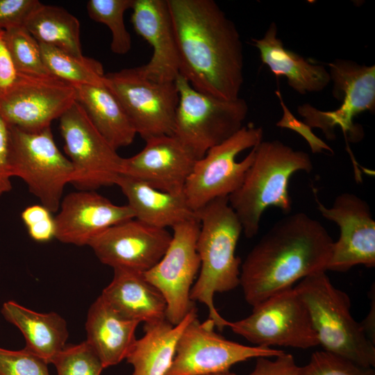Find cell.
<instances>
[{
	"label": "cell",
	"mask_w": 375,
	"mask_h": 375,
	"mask_svg": "<svg viewBox=\"0 0 375 375\" xmlns=\"http://www.w3.org/2000/svg\"><path fill=\"white\" fill-rule=\"evenodd\" d=\"M175 83L179 99L172 135L197 160L243 126L249 110L244 99L224 100L202 93L180 74Z\"/></svg>",
	"instance_id": "obj_6"
},
{
	"label": "cell",
	"mask_w": 375,
	"mask_h": 375,
	"mask_svg": "<svg viewBox=\"0 0 375 375\" xmlns=\"http://www.w3.org/2000/svg\"><path fill=\"white\" fill-rule=\"evenodd\" d=\"M55 217L56 238L77 246L88 245L96 235L118 223L135 218L128 205L118 206L93 190L67 194Z\"/></svg>",
	"instance_id": "obj_19"
},
{
	"label": "cell",
	"mask_w": 375,
	"mask_h": 375,
	"mask_svg": "<svg viewBox=\"0 0 375 375\" xmlns=\"http://www.w3.org/2000/svg\"><path fill=\"white\" fill-rule=\"evenodd\" d=\"M145 142L139 153L123 158L120 175L141 181L163 192L183 194L196 158L173 135L152 137Z\"/></svg>",
	"instance_id": "obj_18"
},
{
	"label": "cell",
	"mask_w": 375,
	"mask_h": 375,
	"mask_svg": "<svg viewBox=\"0 0 375 375\" xmlns=\"http://www.w3.org/2000/svg\"><path fill=\"white\" fill-rule=\"evenodd\" d=\"M200 231L197 249L200 269L191 292L192 301L208 308L216 328L222 331L228 320L218 312L214 295L240 285L241 259L236 247L242 233L241 224L228 203V197L217 198L197 212Z\"/></svg>",
	"instance_id": "obj_3"
},
{
	"label": "cell",
	"mask_w": 375,
	"mask_h": 375,
	"mask_svg": "<svg viewBox=\"0 0 375 375\" xmlns=\"http://www.w3.org/2000/svg\"><path fill=\"white\" fill-rule=\"evenodd\" d=\"M134 0H90L87 10L90 17L106 24L111 31V51L116 54L127 53L131 48V37L124 22V12L131 9Z\"/></svg>",
	"instance_id": "obj_30"
},
{
	"label": "cell",
	"mask_w": 375,
	"mask_h": 375,
	"mask_svg": "<svg viewBox=\"0 0 375 375\" xmlns=\"http://www.w3.org/2000/svg\"><path fill=\"white\" fill-rule=\"evenodd\" d=\"M372 297V294H371ZM372 303L370 310L366 317V318L360 322L362 327L367 335V337L371 340L372 342L375 344V300L374 293L373 294V299L372 297Z\"/></svg>",
	"instance_id": "obj_41"
},
{
	"label": "cell",
	"mask_w": 375,
	"mask_h": 375,
	"mask_svg": "<svg viewBox=\"0 0 375 375\" xmlns=\"http://www.w3.org/2000/svg\"><path fill=\"white\" fill-rule=\"evenodd\" d=\"M215 375H235V374L230 372V371H228V372H226L215 374Z\"/></svg>",
	"instance_id": "obj_42"
},
{
	"label": "cell",
	"mask_w": 375,
	"mask_h": 375,
	"mask_svg": "<svg viewBox=\"0 0 375 375\" xmlns=\"http://www.w3.org/2000/svg\"><path fill=\"white\" fill-rule=\"evenodd\" d=\"M333 97L341 101L335 110H320L306 103L297 108L303 122L322 130L328 140L335 138V128L342 131L346 140L360 141L363 135L360 125L353 122L361 112L375 110V65H360L346 59H336L328 64Z\"/></svg>",
	"instance_id": "obj_8"
},
{
	"label": "cell",
	"mask_w": 375,
	"mask_h": 375,
	"mask_svg": "<svg viewBox=\"0 0 375 375\" xmlns=\"http://www.w3.org/2000/svg\"><path fill=\"white\" fill-rule=\"evenodd\" d=\"M128 200L135 219L159 228H172L183 222L198 218L188 205L184 193L173 194L149 185L119 175L116 184Z\"/></svg>",
	"instance_id": "obj_24"
},
{
	"label": "cell",
	"mask_w": 375,
	"mask_h": 375,
	"mask_svg": "<svg viewBox=\"0 0 375 375\" xmlns=\"http://www.w3.org/2000/svg\"><path fill=\"white\" fill-rule=\"evenodd\" d=\"M271 358H257L253 369L247 375H301V367L292 354L283 352Z\"/></svg>",
	"instance_id": "obj_38"
},
{
	"label": "cell",
	"mask_w": 375,
	"mask_h": 375,
	"mask_svg": "<svg viewBox=\"0 0 375 375\" xmlns=\"http://www.w3.org/2000/svg\"><path fill=\"white\" fill-rule=\"evenodd\" d=\"M76 101L100 134L115 149L130 145L135 129L123 106L103 83L75 85Z\"/></svg>",
	"instance_id": "obj_27"
},
{
	"label": "cell",
	"mask_w": 375,
	"mask_h": 375,
	"mask_svg": "<svg viewBox=\"0 0 375 375\" xmlns=\"http://www.w3.org/2000/svg\"><path fill=\"white\" fill-rule=\"evenodd\" d=\"M57 375H100L101 360L86 341L66 346L53 362Z\"/></svg>",
	"instance_id": "obj_32"
},
{
	"label": "cell",
	"mask_w": 375,
	"mask_h": 375,
	"mask_svg": "<svg viewBox=\"0 0 375 375\" xmlns=\"http://www.w3.org/2000/svg\"><path fill=\"white\" fill-rule=\"evenodd\" d=\"M24 27L38 42L74 56L82 54L80 23L65 9L40 3L28 17Z\"/></svg>",
	"instance_id": "obj_28"
},
{
	"label": "cell",
	"mask_w": 375,
	"mask_h": 375,
	"mask_svg": "<svg viewBox=\"0 0 375 375\" xmlns=\"http://www.w3.org/2000/svg\"><path fill=\"white\" fill-rule=\"evenodd\" d=\"M301 375H375L374 367L361 366L349 359L326 351L314 352L301 367Z\"/></svg>",
	"instance_id": "obj_33"
},
{
	"label": "cell",
	"mask_w": 375,
	"mask_h": 375,
	"mask_svg": "<svg viewBox=\"0 0 375 375\" xmlns=\"http://www.w3.org/2000/svg\"><path fill=\"white\" fill-rule=\"evenodd\" d=\"M333 241L324 226L303 212L278 221L241 264L240 285L254 307L313 274L326 272Z\"/></svg>",
	"instance_id": "obj_2"
},
{
	"label": "cell",
	"mask_w": 375,
	"mask_h": 375,
	"mask_svg": "<svg viewBox=\"0 0 375 375\" xmlns=\"http://www.w3.org/2000/svg\"><path fill=\"white\" fill-rule=\"evenodd\" d=\"M48 363L28 350L0 347V375H49Z\"/></svg>",
	"instance_id": "obj_34"
},
{
	"label": "cell",
	"mask_w": 375,
	"mask_h": 375,
	"mask_svg": "<svg viewBox=\"0 0 375 375\" xmlns=\"http://www.w3.org/2000/svg\"><path fill=\"white\" fill-rule=\"evenodd\" d=\"M214 322L197 316L183 330L175 356L165 375H210L230 371L236 363L259 357H275L284 351L248 346L228 340L215 331Z\"/></svg>",
	"instance_id": "obj_15"
},
{
	"label": "cell",
	"mask_w": 375,
	"mask_h": 375,
	"mask_svg": "<svg viewBox=\"0 0 375 375\" xmlns=\"http://www.w3.org/2000/svg\"><path fill=\"white\" fill-rule=\"evenodd\" d=\"M103 82L142 139L173 134L179 99L175 81H153L138 67L105 74Z\"/></svg>",
	"instance_id": "obj_11"
},
{
	"label": "cell",
	"mask_w": 375,
	"mask_h": 375,
	"mask_svg": "<svg viewBox=\"0 0 375 375\" xmlns=\"http://www.w3.org/2000/svg\"><path fill=\"white\" fill-rule=\"evenodd\" d=\"M317 209L326 219L340 228L333 242L327 270L345 272L358 265L375 266V221L366 201L349 192L339 194L330 208L317 199Z\"/></svg>",
	"instance_id": "obj_16"
},
{
	"label": "cell",
	"mask_w": 375,
	"mask_h": 375,
	"mask_svg": "<svg viewBox=\"0 0 375 375\" xmlns=\"http://www.w3.org/2000/svg\"><path fill=\"white\" fill-rule=\"evenodd\" d=\"M139 322L122 316L101 296L90 306L85 322L87 340L103 368L126 359L135 341Z\"/></svg>",
	"instance_id": "obj_21"
},
{
	"label": "cell",
	"mask_w": 375,
	"mask_h": 375,
	"mask_svg": "<svg viewBox=\"0 0 375 375\" xmlns=\"http://www.w3.org/2000/svg\"><path fill=\"white\" fill-rule=\"evenodd\" d=\"M294 289L307 307L323 350L363 367H375V344L353 319L349 296L332 284L326 272L303 278Z\"/></svg>",
	"instance_id": "obj_5"
},
{
	"label": "cell",
	"mask_w": 375,
	"mask_h": 375,
	"mask_svg": "<svg viewBox=\"0 0 375 375\" xmlns=\"http://www.w3.org/2000/svg\"><path fill=\"white\" fill-rule=\"evenodd\" d=\"M76 101L75 86L51 74H19L0 90V115L12 126L28 132L50 127Z\"/></svg>",
	"instance_id": "obj_13"
},
{
	"label": "cell",
	"mask_w": 375,
	"mask_h": 375,
	"mask_svg": "<svg viewBox=\"0 0 375 375\" xmlns=\"http://www.w3.org/2000/svg\"><path fill=\"white\" fill-rule=\"evenodd\" d=\"M40 3L38 0H0V28L24 26L29 15Z\"/></svg>",
	"instance_id": "obj_37"
},
{
	"label": "cell",
	"mask_w": 375,
	"mask_h": 375,
	"mask_svg": "<svg viewBox=\"0 0 375 375\" xmlns=\"http://www.w3.org/2000/svg\"><path fill=\"white\" fill-rule=\"evenodd\" d=\"M51 214L42 204L31 205L23 210L21 218L32 240L44 243L56 238L55 217Z\"/></svg>",
	"instance_id": "obj_35"
},
{
	"label": "cell",
	"mask_w": 375,
	"mask_h": 375,
	"mask_svg": "<svg viewBox=\"0 0 375 375\" xmlns=\"http://www.w3.org/2000/svg\"><path fill=\"white\" fill-rule=\"evenodd\" d=\"M172 229V240L165 254L143 275L165 298L166 319L176 325L196 308L190 292L200 269L197 249L200 222L199 218L190 219Z\"/></svg>",
	"instance_id": "obj_14"
},
{
	"label": "cell",
	"mask_w": 375,
	"mask_h": 375,
	"mask_svg": "<svg viewBox=\"0 0 375 375\" xmlns=\"http://www.w3.org/2000/svg\"><path fill=\"white\" fill-rule=\"evenodd\" d=\"M197 316L195 308L176 325L166 319L144 324V335L136 340L126 358L133 367L131 375H165L173 362L181 335Z\"/></svg>",
	"instance_id": "obj_25"
},
{
	"label": "cell",
	"mask_w": 375,
	"mask_h": 375,
	"mask_svg": "<svg viewBox=\"0 0 375 375\" xmlns=\"http://www.w3.org/2000/svg\"><path fill=\"white\" fill-rule=\"evenodd\" d=\"M277 33V26L272 22L262 38L252 39L262 63L276 76H285L289 86L300 94L324 90L331 82L326 67L286 49Z\"/></svg>",
	"instance_id": "obj_22"
},
{
	"label": "cell",
	"mask_w": 375,
	"mask_h": 375,
	"mask_svg": "<svg viewBox=\"0 0 375 375\" xmlns=\"http://www.w3.org/2000/svg\"><path fill=\"white\" fill-rule=\"evenodd\" d=\"M5 31V39L19 74H51L46 68L40 43L24 26Z\"/></svg>",
	"instance_id": "obj_31"
},
{
	"label": "cell",
	"mask_w": 375,
	"mask_h": 375,
	"mask_svg": "<svg viewBox=\"0 0 375 375\" xmlns=\"http://www.w3.org/2000/svg\"><path fill=\"white\" fill-rule=\"evenodd\" d=\"M275 94L279 100L283 111L282 117L276 125L280 128L292 130L301 135L308 142L312 153H322L327 151L333 154L334 152L331 147L318 138L303 121L294 117L285 105L280 91L276 90Z\"/></svg>",
	"instance_id": "obj_36"
},
{
	"label": "cell",
	"mask_w": 375,
	"mask_h": 375,
	"mask_svg": "<svg viewBox=\"0 0 375 375\" xmlns=\"http://www.w3.org/2000/svg\"><path fill=\"white\" fill-rule=\"evenodd\" d=\"M100 296L128 319L148 324L166 319L165 298L143 274L114 269L111 282Z\"/></svg>",
	"instance_id": "obj_23"
},
{
	"label": "cell",
	"mask_w": 375,
	"mask_h": 375,
	"mask_svg": "<svg viewBox=\"0 0 375 375\" xmlns=\"http://www.w3.org/2000/svg\"><path fill=\"white\" fill-rule=\"evenodd\" d=\"M11 128L10 167L29 192L52 213L59 210L64 188L71 183V162L56 144L51 128L28 132Z\"/></svg>",
	"instance_id": "obj_9"
},
{
	"label": "cell",
	"mask_w": 375,
	"mask_h": 375,
	"mask_svg": "<svg viewBox=\"0 0 375 375\" xmlns=\"http://www.w3.org/2000/svg\"><path fill=\"white\" fill-rule=\"evenodd\" d=\"M131 22L152 47L150 60L138 67L147 78L174 82L180 74L177 44L167 0H134Z\"/></svg>",
	"instance_id": "obj_20"
},
{
	"label": "cell",
	"mask_w": 375,
	"mask_h": 375,
	"mask_svg": "<svg viewBox=\"0 0 375 375\" xmlns=\"http://www.w3.org/2000/svg\"><path fill=\"white\" fill-rule=\"evenodd\" d=\"M64 149L73 167L71 183L79 190L116 184L123 158L94 126L77 101L59 118Z\"/></svg>",
	"instance_id": "obj_12"
},
{
	"label": "cell",
	"mask_w": 375,
	"mask_h": 375,
	"mask_svg": "<svg viewBox=\"0 0 375 375\" xmlns=\"http://www.w3.org/2000/svg\"><path fill=\"white\" fill-rule=\"evenodd\" d=\"M16 69L5 39V31L0 28V90L10 87L17 79Z\"/></svg>",
	"instance_id": "obj_40"
},
{
	"label": "cell",
	"mask_w": 375,
	"mask_h": 375,
	"mask_svg": "<svg viewBox=\"0 0 375 375\" xmlns=\"http://www.w3.org/2000/svg\"><path fill=\"white\" fill-rule=\"evenodd\" d=\"M180 63L179 72L196 90L234 100L244 82L240 35L212 0H167Z\"/></svg>",
	"instance_id": "obj_1"
},
{
	"label": "cell",
	"mask_w": 375,
	"mask_h": 375,
	"mask_svg": "<svg viewBox=\"0 0 375 375\" xmlns=\"http://www.w3.org/2000/svg\"><path fill=\"white\" fill-rule=\"evenodd\" d=\"M227 327L256 346L307 349L319 345L307 307L293 287L253 307L248 317L228 321Z\"/></svg>",
	"instance_id": "obj_10"
},
{
	"label": "cell",
	"mask_w": 375,
	"mask_h": 375,
	"mask_svg": "<svg viewBox=\"0 0 375 375\" xmlns=\"http://www.w3.org/2000/svg\"><path fill=\"white\" fill-rule=\"evenodd\" d=\"M210 375H215V374H210Z\"/></svg>",
	"instance_id": "obj_43"
},
{
	"label": "cell",
	"mask_w": 375,
	"mask_h": 375,
	"mask_svg": "<svg viewBox=\"0 0 375 375\" xmlns=\"http://www.w3.org/2000/svg\"><path fill=\"white\" fill-rule=\"evenodd\" d=\"M11 146L10 126L0 115V196L12 189L10 155Z\"/></svg>",
	"instance_id": "obj_39"
},
{
	"label": "cell",
	"mask_w": 375,
	"mask_h": 375,
	"mask_svg": "<svg viewBox=\"0 0 375 375\" xmlns=\"http://www.w3.org/2000/svg\"><path fill=\"white\" fill-rule=\"evenodd\" d=\"M172 235L133 218L104 230L89 242L99 260L114 269L144 274L162 258Z\"/></svg>",
	"instance_id": "obj_17"
},
{
	"label": "cell",
	"mask_w": 375,
	"mask_h": 375,
	"mask_svg": "<svg viewBox=\"0 0 375 375\" xmlns=\"http://www.w3.org/2000/svg\"><path fill=\"white\" fill-rule=\"evenodd\" d=\"M40 46L44 64L51 75L74 85L103 83L105 73L98 60L74 56L51 45L40 43Z\"/></svg>",
	"instance_id": "obj_29"
},
{
	"label": "cell",
	"mask_w": 375,
	"mask_h": 375,
	"mask_svg": "<svg viewBox=\"0 0 375 375\" xmlns=\"http://www.w3.org/2000/svg\"><path fill=\"white\" fill-rule=\"evenodd\" d=\"M262 138V127L243 126L196 161L183 190L194 212L217 198L229 197L240 187Z\"/></svg>",
	"instance_id": "obj_7"
},
{
	"label": "cell",
	"mask_w": 375,
	"mask_h": 375,
	"mask_svg": "<svg viewBox=\"0 0 375 375\" xmlns=\"http://www.w3.org/2000/svg\"><path fill=\"white\" fill-rule=\"evenodd\" d=\"M254 160L240 187L228 197L242 232L252 238L259 231L264 211L274 206L284 213L292 210L289 182L297 172L313 169L310 156L279 140L262 141L256 147Z\"/></svg>",
	"instance_id": "obj_4"
},
{
	"label": "cell",
	"mask_w": 375,
	"mask_h": 375,
	"mask_svg": "<svg viewBox=\"0 0 375 375\" xmlns=\"http://www.w3.org/2000/svg\"><path fill=\"white\" fill-rule=\"evenodd\" d=\"M1 312L22 332L26 340L25 347L48 364L53 363L66 347L67 324L56 312H38L13 301L5 302Z\"/></svg>",
	"instance_id": "obj_26"
}]
</instances>
